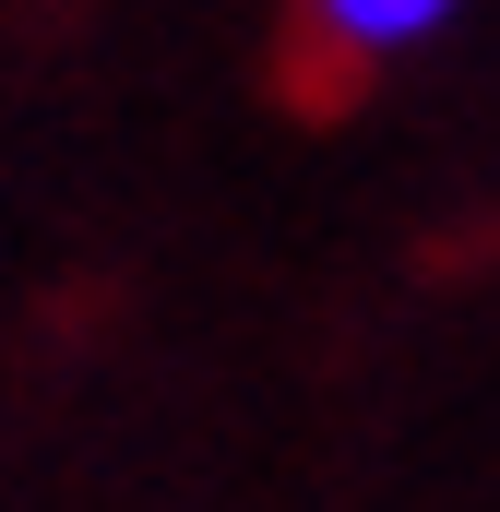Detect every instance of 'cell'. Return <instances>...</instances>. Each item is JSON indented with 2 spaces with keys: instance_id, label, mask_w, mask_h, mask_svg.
<instances>
[{
  "instance_id": "1",
  "label": "cell",
  "mask_w": 500,
  "mask_h": 512,
  "mask_svg": "<svg viewBox=\"0 0 500 512\" xmlns=\"http://www.w3.org/2000/svg\"><path fill=\"white\" fill-rule=\"evenodd\" d=\"M310 12V36H322V60H346V72H370V60H405V48H429L465 0H298Z\"/></svg>"
}]
</instances>
